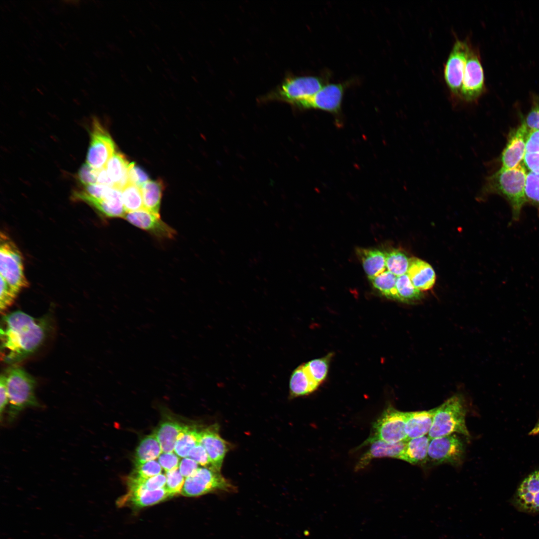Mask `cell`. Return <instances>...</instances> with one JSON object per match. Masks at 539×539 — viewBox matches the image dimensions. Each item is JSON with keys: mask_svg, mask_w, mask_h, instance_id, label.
<instances>
[{"mask_svg": "<svg viewBox=\"0 0 539 539\" xmlns=\"http://www.w3.org/2000/svg\"><path fill=\"white\" fill-rule=\"evenodd\" d=\"M185 425L173 420H166L160 424L154 432L163 453L174 450L177 439Z\"/></svg>", "mask_w": 539, "mask_h": 539, "instance_id": "cell-27", "label": "cell"}, {"mask_svg": "<svg viewBox=\"0 0 539 539\" xmlns=\"http://www.w3.org/2000/svg\"><path fill=\"white\" fill-rule=\"evenodd\" d=\"M514 500L520 510L528 513H539V470L524 479L517 490Z\"/></svg>", "mask_w": 539, "mask_h": 539, "instance_id": "cell-17", "label": "cell"}, {"mask_svg": "<svg viewBox=\"0 0 539 539\" xmlns=\"http://www.w3.org/2000/svg\"><path fill=\"white\" fill-rule=\"evenodd\" d=\"M437 407L429 410L406 412L405 431L407 440L428 435Z\"/></svg>", "mask_w": 539, "mask_h": 539, "instance_id": "cell-19", "label": "cell"}, {"mask_svg": "<svg viewBox=\"0 0 539 539\" xmlns=\"http://www.w3.org/2000/svg\"><path fill=\"white\" fill-rule=\"evenodd\" d=\"M18 293L0 279V308L2 312L13 302Z\"/></svg>", "mask_w": 539, "mask_h": 539, "instance_id": "cell-41", "label": "cell"}, {"mask_svg": "<svg viewBox=\"0 0 539 539\" xmlns=\"http://www.w3.org/2000/svg\"><path fill=\"white\" fill-rule=\"evenodd\" d=\"M91 207L106 218H123L126 213L123 203L121 190L114 187H111L103 199L92 204Z\"/></svg>", "mask_w": 539, "mask_h": 539, "instance_id": "cell-22", "label": "cell"}, {"mask_svg": "<svg viewBox=\"0 0 539 539\" xmlns=\"http://www.w3.org/2000/svg\"><path fill=\"white\" fill-rule=\"evenodd\" d=\"M198 468V464L189 457L184 458L179 466L180 473L186 478L193 475Z\"/></svg>", "mask_w": 539, "mask_h": 539, "instance_id": "cell-45", "label": "cell"}, {"mask_svg": "<svg viewBox=\"0 0 539 539\" xmlns=\"http://www.w3.org/2000/svg\"><path fill=\"white\" fill-rule=\"evenodd\" d=\"M345 88L343 83L326 84L313 95L294 104L303 108L318 109L336 113L340 108Z\"/></svg>", "mask_w": 539, "mask_h": 539, "instance_id": "cell-13", "label": "cell"}, {"mask_svg": "<svg viewBox=\"0 0 539 539\" xmlns=\"http://www.w3.org/2000/svg\"><path fill=\"white\" fill-rule=\"evenodd\" d=\"M524 162L530 172L539 174V152H526Z\"/></svg>", "mask_w": 539, "mask_h": 539, "instance_id": "cell-46", "label": "cell"}, {"mask_svg": "<svg viewBox=\"0 0 539 539\" xmlns=\"http://www.w3.org/2000/svg\"><path fill=\"white\" fill-rule=\"evenodd\" d=\"M462 397L455 395L437 407L431 429V439L455 433L470 436L466 425L467 410Z\"/></svg>", "mask_w": 539, "mask_h": 539, "instance_id": "cell-4", "label": "cell"}, {"mask_svg": "<svg viewBox=\"0 0 539 539\" xmlns=\"http://www.w3.org/2000/svg\"><path fill=\"white\" fill-rule=\"evenodd\" d=\"M200 431L195 428L184 426L178 436L174 452L179 457H187L189 452L199 444Z\"/></svg>", "mask_w": 539, "mask_h": 539, "instance_id": "cell-30", "label": "cell"}, {"mask_svg": "<svg viewBox=\"0 0 539 539\" xmlns=\"http://www.w3.org/2000/svg\"><path fill=\"white\" fill-rule=\"evenodd\" d=\"M529 132L523 122L511 131L502 153L501 169H512L519 165L526 153V141Z\"/></svg>", "mask_w": 539, "mask_h": 539, "instance_id": "cell-15", "label": "cell"}, {"mask_svg": "<svg viewBox=\"0 0 539 539\" xmlns=\"http://www.w3.org/2000/svg\"><path fill=\"white\" fill-rule=\"evenodd\" d=\"M127 493L117 501V504L119 506L128 503L135 507H145L171 497L165 487L156 490H148L137 485H127Z\"/></svg>", "mask_w": 539, "mask_h": 539, "instance_id": "cell-18", "label": "cell"}, {"mask_svg": "<svg viewBox=\"0 0 539 539\" xmlns=\"http://www.w3.org/2000/svg\"><path fill=\"white\" fill-rule=\"evenodd\" d=\"M98 170L92 168L85 163L79 168L77 179L82 186L97 184Z\"/></svg>", "mask_w": 539, "mask_h": 539, "instance_id": "cell-40", "label": "cell"}, {"mask_svg": "<svg viewBox=\"0 0 539 539\" xmlns=\"http://www.w3.org/2000/svg\"><path fill=\"white\" fill-rule=\"evenodd\" d=\"M525 193L527 203L534 206L539 215V174L532 172L527 174Z\"/></svg>", "mask_w": 539, "mask_h": 539, "instance_id": "cell-36", "label": "cell"}, {"mask_svg": "<svg viewBox=\"0 0 539 539\" xmlns=\"http://www.w3.org/2000/svg\"><path fill=\"white\" fill-rule=\"evenodd\" d=\"M357 255L369 279L384 271L386 268L385 253L376 249H358Z\"/></svg>", "mask_w": 539, "mask_h": 539, "instance_id": "cell-25", "label": "cell"}, {"mask_svg": "<svg viewBox=\"0 0 539 539\" xmlns=\"http://www.w3.org/2000/svg\"><path fill=\"white\" fill-rule=\"evenodd\" d=\"M464 443L456 434L431 439L427 460L434 464L460 463L464 455Z\"/></svg>", "mask_w": 539, "mask_h": 539, "instance_id": "cell-12", "label": "cell"}, {"mask_svg": "<svg viewBox=\"0 0 539 539\" xmlns=\"http://www.w3.org/2000/svg\"><path fill=\"white\" fill-rule=\"evenodd\" d=\"M3 375L9 404L8 420L12 422L25 408L39 406L34 393L35 381L23 368L18 366L10 368Z\"/></svg>", "mask_w": 539, "mask_h": 539, "instance_id": "cell-3", "label": "cell"}, {"mask_svg": "<svg viewBox=\"0 0 539 539\" xmlns=\"http://www.w3.org/2000/svg\"><path fill=\"white\" fill-rule=\"evenodd\" d=\"M162 467L156 460H150L143 463L135 464L132 474L141 478L147 479L160 474Z\"/></svg>", "mask_w": 539, "mask_h": 539, "instance_id": "cell-39", "label": "cell"}, {"mask_svg": "<svg viewBox=\"0 0 539 539\" xmlns=\"http://www.w3.org/2000/svg\"><path fill=\"white\" fill-rule=\"evenodd\" d=\"M90 137L86 163L93 169H102L116 152L115 143L96 118L92 119Z\"/></svg>", "mask_w": 539, "mask_h": 539, "instance_id": "cell-10", "label": "cell"}, {"mask_svg": "<svg viewBox=\"0 0 539 539\" xmlns=\"http://www.w3.org/2000/svg\"><path fill=\"white\" fill-rule=\"evenodd\" d=\"M163 183L159 180H149L142 185L141 189L144 208L160 215Z\"/></svg>", "mask_w": 539, "mask_h": 539, "instance_id": "cell-28", "label": "cell"}, {"mask_svg": "<svg viewBox=\"0 0 539 539\" xmlns=\"http://www.w3.org/2000/svg\"><path fill=\"white\" fill-rule=\"evenodd\" d=\"M480 52L470 43L462 86L458 101L464 104L477 102L486 90Z\"/></svg>", "mask_w": 539, "mask_h": 539, "instance_id": "cell-6", "label": "cell"}, {"mask_svg": "<svg viewBox=\"0 0 539 539\" xmlns=\"http://www.w3.org/2000/svg\"><path fill=\"white\" fill-rule=\"evenodd\" d=\"M526 152H539V129L529 131L526 141Z\"/></svg>", "mask_w": 539, "mask_h": 539, "instance_id": "cell-47", "label": "cell"}, {"mask_svg": "<svg viewBox=\"0 0 539 539\" xmlns=\"http://www.w3.org/2000/svg\"><path fill=\"white\" fill-rule=\"evenodd\" d=\"M130 163L125 156L115 152L107 162L105 168L114 184V188L121 190L129 183L128 168Z\"/></svg>", "mask_w": 539, "mask_h": 539, "instance_id": "cell-23", "label": "cell"}, {"mask_svg": "<svg viewBox=\"0 0 539 539\" xmlns=\"http://www.w3.org/2000/svg\"><path fill=\"white\" fill-rule=\"evenodd\" d=\"M160 445L153 434L144 437L137 446L135 454V464L156 459L161 455Z\"/></svg>", "mask_w": 539, "mask_h": 539, "instance_id": "cell-29", "label": "cell"}, {"mask_svg": "<svg viewBox=\"0 0 539 539\" xmlns=\"http://www.w3.org/2000/svg\"><path fill=\"white\" fill-rule=\"evenodd\" d=\"M430 441L428 435L407 440L399 459L414 465L425 463L427 461Z\"/></svg>", "mask_w": 539, "mask_h": 539, "instance_id": "cell-24", "label": "cell"}, {"mask_svg": "<svg viewBox=\"0 0 539 539\" xmlns=\"http://www.w3.org/2000/svg\"><path fill=\"white\" fill-rule=\"evenodd\" d=\"M397 277L386 269L370 280L373 286L384 296L397 300L396 289Z\"/></svg>", "mask_w": 539, "mask_h": 539, "instance_id": "cell-31", "label": "cell"}, {"mask_svg": "<svg viewBox=\"0 0 539 539\" xmlns=\"http://www.w3.org/2000/svg\"><path fill=\"white\" fill-rule=\"evenodd\" d=\"M128 178L129 183L134 184L139 188L149 181L148 174L134 162L130 163L128 168Z\"/></svg>", "mask_w": 539, "mask_h": 539, "instance_id": "cell-42", "label": "cell"}, {"mask_svg": "<svg viewBox=\"0 0 539 539\" xmlns=\"http://www.w3.org/2000/svg\"><path fill=\"white\" fill-rule=\"evenodd\" d=\"M48 328L47 319L34 318L22 311L3 315L0 327L2 360L13 364L31 355L44 342Z\"/></svg>", "mask_w": 539, "mask_h": 539, "instance_id": "cell-1", "label": "cell"}, {"mask_svg": "<svg viewBox=\"0 0 539 539\" xmlns=\"http://www.w3.org/2000/svg\"><path fill=\"white\" fill-rule=\"evenodd\" d=\"M123 218L134 226L160 238L171 239L176 234L175 231L161 219L160 215L144 208L126 213Z\"/></svg>", "mask_w": 539, "mask_h": 539, "instance_id": "cell-14", "label": "cell"}, {"mask_svg": "<svg viewBox=\"0 0 539 539\" xmlns=\"http://www.w3.org/2000/svg\"><path fill=\"white\" fill-rule=\"evenodd\" d=\"M332 353L321 358L314 359L304 364V367L313 380L321 384L326 378Z\"/></svg>", "mask_w": 539, "mask_h": 539, "instance_id": "cell-33", "label": "cell"}, {"mask_svg": "<svg viewBox=\"0 0 539 539\" xmlns=\"http://www.w3.org/2000/svg\"><path fill=\"white\" fill-rule=\"evenodd\" d=\"M538 434H539V419L535 427L529 433L530 435H537Z\"/></svg>", "mask_w": 539, "mask_h": 539, "instance_id": "cell-49", "label": "cell"}, {"mask_svg": "<svg viewBox=\"0 0 539 539\" xmlns=\"http://www.w3.org/2000/svg\"><path fill=\"white\" fill-rule=\"evenodd\" d=\"M122 197L126 213L140 210L144 208L140 188L129 183L122 190Z\"/></svg>", "mask_w": 539, "mask_h": 539, "instance_id": "cell-35", "label": "cell"}, {"mask_svg": "<svg viewBox=\"0 0 539 539\" xmlns=\"http://www.w3.org/2000/svg\"><path fill=\"white\" fill-rule=\"evenodd\" d=\"M319 384L312 379L304 364L292 372L289 382L290 395L296 397L308 395L315 391Z\"/></svg>", "mask_w": 539, "mask_h": 539, "instance_id": "cell-26", "label": "cell"}, {"mask_svg": "<svg viewBox=\"0 0 539 539\" xmlns=\"http://www.w3.org/2000/svg\"><path fill=\"white\" fill-rule=\"evenodd\" d=\"M199 434V444L206 450L213 468L220 471L228 445L219 434V426L211 425L200 431Z\"/></svg>", "mask_w": 539, "mask_h": 539, "instance_id": "cell-16", "label": "cell"}, {"mask_svg": "<svg viewBox=\"0 0 539 539\" xmlns=\"http://www.w3.org/2000/svg\"><path fill=\"white\" fill-rule=\"evenodd\" d=\"M324 80L318 76L290 77L286 78L268 97L294 104L313 95L324 86Z\"/></svg>", "mask_w": 539, "mask_h": 539, "instance_id": "cell-8", "label": "cell"}, {"mask_svg": "<svg viewBox=\"0 0 539 539\" xmlns=\"http://www.w3.org/2000/svg\"><path fill=\"white\" fill-rule=\"evenodd\" d=\"M188 457L194 460L203 467L213 468L206 450L200 444L191 450Z\"/></svg>", "mask_w": 539, "mask_h": 539, "instance_id": "cell-43", "label": "cell"}, {"mask_svg": "<svg viewBox=\"0 0 539 539\" xmlns=\"http://www.w3.org/2000/svg\"><path fill=\"white\" fill-rule=\"evenodd\" d=\"M234 488L219 471L203 467L186 479L181 494L187 497H197L213 491H231Z\"/></svg>", "mask_w": 539, "mask_h": 539, "instance_id": "cell-9", "label": "cell"}, {"mask_svg": "<svg viewBox=\"0 0 539 539\" xmlns=\"http://www.w3.org/2000/svg\"><path fill=\"white\" fill-rule=\"evenodd\" d=\"M0 413L1 418L2 412L8 402V396L4 375H1L0 379Z\"/></svg>", "mask_w": 539, "mask_h": 539, "instance_id": "cell-48", "label": "cell"}, {"mask_svg": "<svg viewBox=\"0 0 539 539\" xmlns=\"http://www.w3.org/2000/svg\"><path fill=\"white\" fill-rule=\"evenodd\" d=\"M406 412L388 407L373 424L371 435L363 444L376 440L395 444L407 441L405 431Z\"/></svg>", "mask_w": 539, "mask_h": 539, "instance_id": "cell-7", "label": "cell"}, {"mask_svg": "<svg viewBox=\"0 0 539 539\" xmlns=\"http://www.w3.org/2000/svg\"><path fill=\"white\" fill-rule=\"evenodd\" d=\"M531 107L523 122L529 131L539 129V94H531Z\"/></svg>", "mask_w": 539, "mask_h": 539, "instance_id": "cell-37", "label": "cell"}, {"mask_svg": "<svg viewBox=\"0 0 539 539\" xmlns=\"http://www.w3.org/2000/svg\"><path fill=\"white\" fill-rule=\"evenodd\" d=\"M165 488L171 497L181 493L185 482L184 477L178 469L167 472Z\"/></svg>", "mask_w": 539, "mask_h": 539, "instance_id": "cell-38", "label": "cell"}, {"mask_svg": "<svg viewBox=\"0 0 539 539\" xmlns=\"http://www.w3.org/2000/svg\"><path fill=\"white\" fill-rule=\"evenodd\" d=\"M527 174L522 165L509 169L500 168L487 176L481 187L480 195L496 194L503 196L509 204L512 221L520 220L521 211L527 203L525 193Z\"/></svg>", "mask_w": 539, "mask_h": 539, "instance_id": "cell-2", "label": "cell"}, {"mask_svg": "<svg viewBox=\"0 0 539 539\" xmlns=\"http://www.w3.org/2000/svg\"><path fill=\"white\" fill-rule=\"evenodd\" d=\"M0 275L16 293L27 286L22 255L14 243L4 233L0 234Z\"/></svg>", "mask_w": 539, "mask_h": 539, "instance_id": "cell-5", "label": "cell"}, {"mask_svg": "<svg viewBox=\"0 0 539 539\" xmlns=\"http://www.w3.org/2000/svg\"><path fill=\"white\" fill-rule=\"evenodd\" d=\"M396 289L397 300L402 302H415L422 297L421 290L412 284L407 273L397 277Z\"/></svg>", "mask_w": 539, "mask_h": 539, "instance_id": "cell-32", "label": "cell"}, {"mask_svg": "<svg viewBox=\"0 0 539 539\" xmlns=\"http://www.w3.org/2000/svg\"><path fill=\"white\" fill-rule=\"evenodd\" d=\"M412 284L420 290L430 289L435 283L436 275L432 267L417 258L410 259L407 271Z\"/></svg>", "mask_w": 539, "mask_h": 539, "instance_id": "cell-21", "label": "cell"}, {"mask_svg": "<svg viewBox=\"0 0 539 539\" xmlns=\"http://www.w3.org/2000/svg\"><path fill=\"white\" fill-rule=\"evenodd\" d=\"M470 43L457 39L444 66V78L452 97L458 100L467 59Z\"/></svg>", "mask_w": 539, "mask_h": 539, "instance_id": "cell-11", "label": "cell"}, {"mask_svg": "<svg viewBox=\"0 0 539 539\" xmlns=\"http://www.w3.org/2000/svg\"><path fill=\"white\" fill-rule=\"evenodd\" d=\"M386 268L397 276L407 273L410 259L403 252L394 250L385 253Z\"/></svg>", "mask_w": 539, "mask_h": 539, "instance_id": "cell-34", "label": "cell"}, {"mask_svg": "<svg viewBox=\"0 0 539 539\" xmlns=\"http://www.w3.org/2000/svg\"><path fill=\"white\" fill-rule=\"evenodd\" d=\"M180 459L173 452L163 453L158 457V462L167 472L178 469Z\"/></svg>", "mask_w": 539, "mask_h": 539, "instance_id": "cell-44", "label": "cell"}, {"mask_svg": "<svg viewBox=\"0 0 539 539\" xmlns=\"http://www.w3.org/2000/svg\"><path fill=\"white\" fill-rule=\"evenodd\" d=\"M406 441L391 444L381 440H376L370 442L369 443L371 444L369 450L360 459L356 469L364 468L371 460L375 458L390 457L399 459L405 447Z\"/></svg>", "mask_w": 539, "mask_h": 539, "instance_id": "cell-20", "label": "cell"}]
</instances>
